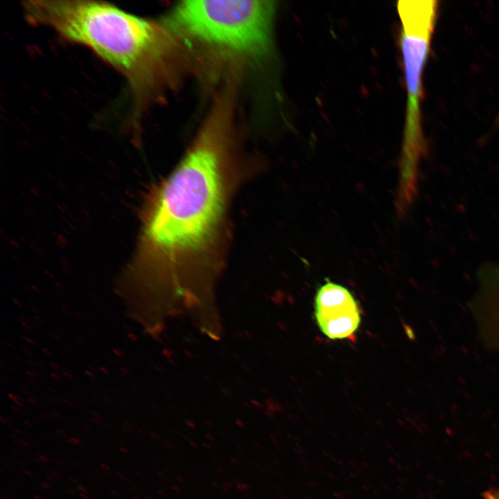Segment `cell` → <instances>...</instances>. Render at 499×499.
<instances>
[{
    "label": "cell",
    "mask_w": 499,
    "mask_h": 499,
    "mask_svg": "<svg viewBox=\"0 0 499 499\" xmlns=\"http://www.w3.org/2000/svg\"><path fill=\"white\" fill-rule=\"evenodd\" d=\"M37 457L43 462H49V457H47L44 455L37 454Z\"/></svg>",
    "instance_id": "30bf717a"
},
{
    "label": "cell",
    "mask_w": 499,
    "mask_h": 499,
    "mask_svg": "<svg viewBox=\"0 0 499 499\" xmlns=\"http://www.w3.org/2000/svg\"><path fill=\"white\" fill-rule=\"evenodd\" d=\"M400 45L407 94L404 133L410 137L422 134L421 103L423 74L427 62L436 17L424 10H412L400 17Z\"/></svg>",
    "instance_id": "277c9868"
},
{
    "label": "cell",
    "mask_w": 499,
    "mask_h": 499,
    "mask_svg": "<svg viewBox=\"0 0 499 499\" xmlns=\"http://www.w3.org/2000/svg\"><path fill=\"white\" fill-rule=\"evenodd\" d=\"M67 441H68L69 444H71L82 445V441L80 440L79 439L75 438V437L69 438V439H67Z\"/></svg>",
    "instance_id": "ba28073f"
},
{
    "label": "cell",
    "mask_w": 499,
    "mask_h": 499,
    "mask_svg": "<svg viewBox=\"0 0 499 499\" xmlns=\"http://www.w3.org/2000/svg\"><path fill=\"white\" fill-rule=\"evenodd\" d=\"M100 466H101L102 468L105 469H107V470H109V469H110L108 465H107V464H103V463L100 464Z\"/></svg>",
    "instance_id": "d6986e66"
},
{
    "label": "cell",
    "mask_w": 499,
    "mask_h": 499,
    "mask_svg": "<svg viewBox=\"0 0 499 499\" xmlns=\"http://www.w3.org/2000/svg\"><path fill=\"white\" fill-rule=\"evenodd\" d=\"M482 496L484 499H499V487L487 490Z\"/></svg>",
    "instance_id": "8992f818"
},
{
    "label": "cell",
    "mask_w": 499,
    "mask_h": 499,
    "mask_svg": "<svg viewBox=\"0 0 499 499\" xmlns=\"http://www.w3.org/2000/svg\"><path fill=\"white\" fill-rule=\"evenodd\" d=\"M315 316L322 332L333 340L351 338L360 322V310L353 295L329 281L317 290Z\"/></svg>",
    "instance_id": "5b68a950"
},
{
    "label": "cell",
    "mask_w": 499,
    "mask_h": 499,
    "mask_svg": "<svg viewBox=\"0 0 499 499\" xmlns=\"http://www.w3.org/2000/svg\"><path fill=\"white\" fill-rule=\"evenodd\" d=\"M2 498L3 499H10L8 497L4 496H2Z\"/></svg>",
    "instance_id": "484cf974"
},
{
    "label": "cell",
    "mask_w": 499,
    "mask_h": 499,
    "mask_svg": "<svg viewBox=\"0 0 499 499\" xmlns=\"http://www.w3.org/2000/svg\"><path fill=\"white\" fill-rule=\"evenodd\" d=\"M11 453H12V454H13V453H14V454H15V455H17V454H18V452H17V450H12V451H11Z\"/></svg>",
    "instance_id": "cb8c5ba5"
},
{
    "label": "cell",
    "mask_w": 499,
    "mask_h": 499,
    "mask_svg": "<svg viewBox=\"0 0 499 499\" xmlns=\"http://www.w3.org/2000/svg\"><path fill=\"white\" fill-rule=\"evenodd\" d=\"M23 8L30 22L89 48L114 67L139 101L160 53L161 35L155 23L99 1H28Z\"/></svg>",
    "instance_id": "7a4b0ae2"
},
{
    "label": "cell",
    "mask_w": 499,
    "mask_h": 499,
    "mask_svg": "<svg viewBox=\"0 0 499 499\" xmlns=\"http://www.w3.org/2000/svg\"><path fill=\"white\" fill-rule=\"evenodd\" d=\"M116 475L120 478H123V480H125L126 481H130V480L127 477H125L124 475L121 474L119 472H116Z\"/></svg>",
    "instance_id": "9a60e30c"
},
{
    "label": "cell",
    "mask_w": 499,
    "mask_h": 499,
    "mask_svg": "<svg viewBox=\"0 0 499 499\" xmlns=\"http://www.w3.org/2000/svg\"><path fill=\"white\" fill-rule=\"evenodd\" d=\"M77 489L78 490L81 491H82L81 493H88L87 489L81 484H79L78 486H77Z\"/></svg>",
    "instance_id": "8fae6325"
},
{
    "label": "cell",
    "mask_w": 499,
    "mask_h": 499,
    "mask_svg": "<svg viewBox=\"0 0 499 499\" xmlns=\"http://www.w3.org/2000/svg\"><path fill=\"white\" fill-rule=\"evenodd\" d=\"M492 278V283H494V290H496V292L499 295V270L493 272V274L491 277Z\"/></svg>",
    "instance_id": "52a82bcc"
},
{
    "label": "cell",
    "mask_w": 499,
    "mask_h": 499,
    "mask_svg": "<svg viewBox=\"0 0 499 499\" xmlns=\"http://www.w3.org/2000/svg\"><path fill=\"white\" fill-rule=\"evenodd\" d=\"M51 474L52 476L54 477L55 478H60V476H61L60 473L59 471H55V470H52V471H51Z\"/></svg>",
    "instance_id": "9c48e42d"
},
{
    "label": "cell",
    "mask_w": 499,
    "mask_h": 499,
    "mask_svg": "<svg viewBox=\"0 0 499 499\" xmlns=\"http://www.w3.org/2000/svg\"><path fill=\"white\" fill-rule=\"evenodd\" d=\"M80 496L84 499H89V496H88L87 493H80Z\"/></svg>",
    "instance_id": "e0dca14e"
},
{
    "label": "cell",
    "mask_w": 499,
    "mask_h": 499,
    "mask_svg": "<svg viewBox=\"0 0 499 499\" xmlns=\"http://www.w3.org/2000/svg\"><path fill=\"white\" fill-rule=\"evenodd\" d=\"M110 493H111L112 494L114 495V496H118V493H117V492H116V491H111Z\"/></svg>",
    "instance_id": "d4e9b609"
},
{
    "label": "cell",
    "mask_w": 499,
    "mask_h": 499,
    "mask_svg": "<svg viewBox=\"0 0 499 499\" xmlns=\"http://www.w3.org/2000/svg\"><path fill=\"white\" fill-rule=\"evenodd\" d=\"M69 480L70 481H71L72 482H73V483H77V482H78V480H77L76 478H72V477H69Z\"/></svg>",
    "instance_id": "ffe728a7"
},
{
    "label": "cell",
    "mask_w": 499,
    "mask_h": 499,
    "mask_svg": "<svg viewBox=\"0 0 499 499\" xmlns=\"http://www.w3.org/2000/svg\"><path fill=\"white\" fill-rule=\"evenodd\" d=\"M133 499H140V498H139L137 497H134Z\"/></svg>",
    "instance_id": "83f0119b"
},
{
    "label": "cell",
    "mask_w": 499,
    "mask_h": 499,
    "mask_svg": "<svg viewBox=\"0 0 499 499\" xmlns=\"http://www.w3.org/2000/svg\"><path fill=\"white\" fill-rule=\"evenodd\" d=\"M66 491H67L68 493L71 494V495H74V494H75V493H74L72 490H70V489H66Z\"/></svg>",
    "instance_id": "7402d4cb"
},
{
    "label": "cell",
    "mask_w": 499,
    "mask_h": 499,
    "mask_svg": "<svg viewBox=\"0 0 499 499\" xmlns=\"http://www.w3.org/2000/svg\"><path fill=\"white\" fill-rule=\"evenodd\" d=\"M34 498H35V499H43L42 497H40V496H37V495H35Z\"/></svg>",
    "instance_id": "603a6c76"
},
{
    "label": "cell",
    "mask_w": 499,
    "mask_h": 499,
    "mask_svg": "<svg viewBox=\"0 0 499 499\" xmlns=\"http://www.w3.org/2000/svg\"><path fill=\"white\" fill-rule=\"evenodd\" d=\"M58 432L60 433V435H63V436H64V435H67V432H66L65 431L62 430H58Z\"/></svg>",
    "instance_id": "44dd1931"
},
{
    "label": "cell",
    "mask_w": 499,
    "mask_h": 499,
    "mask_svg": "<svg viewBox=\"0 0 499 499\" xmlns=\"http://www.w3.org/2000/svg\"><path fill=\"white\" fill-rule=\"evenodd\" d=\"M41 486L46 489H51V486H50L49 483L47 482H42L41 484Z\"/></svg>",
    "instance_id": "5bb4252c"
},
{
    "label": "cell",
    "mask_w": 499,
    "mask_h": 499,
    "mask_svg": "<svg viewBox=\"0 0 499 499\" xmlns=\"http://www.w3.org/2000/svg\"><path fill=\"white\" fill-rule=\"evenodd\" d=\"M221 130L210 123L148 195L126 271L134 282L183 291L219 268L231 198L245 173L230 161Z\"/></svg>",
    "instance_id": "6da1fadb"
},
{
    "label": "cell",
    "mask_w": 499,
    "mask_h": 499,
    "mask_svg": "<svg viewBox=\"0 0 499 499\" xmlns=\"http://www.w3.org/2000/svg\"><path fill=\"white\" fill-rule=\"evenodd\" d=\"M18 441H19V444H21V446L25 447V448L28 447L29 445H28V442H26V441H24L23 439H18Z\"/></svg>",
    "instance_id": "4fadbf2b"
},
{
    "label": "cell",
    "mask_w": 499,
    "mask_h": 499,
    "mask_svg": "<svg viewBox=\"0 0 499 499\" xmlns=\"http://www.w3.org/2000/svg\"><path fill=\"white\" fill-rule=\"evenodd\" d=\"M54 462H55L58 464H60V465L64 464V462L62 460L58 459H54Z\"/></svg>",
    "instance_id": "ac0fdd59"
},
{
    "label": "cell",
    "mask_w": 499,
    "mask_h": 499,
    "mask_svg": "<svg viewBox=\"0 0 499 499\" xmlns=\"http://www.w3.org/2000/svg\"><path fill=\"white\" fill-rule=\"evenodd\" d=\"M18 471H19L20 472H21V473H24V474H26V475H29V476H33V475H34L33 472H31V471H30L25 470V469H19Z\"/></svg>",
    "instance_id": "7c38bea8"
},
{
    "label": "cell",
    "mask_w": 499,
    "mask_h": 499,
    "mask_svg": "<svg viewBox=\"0 0 499 499\" xmlns=\"http://www.w3.org/2000/svg\"><path fill=\"white\" fill-rule=\"evenodd\" d=\"M119 450H120L123 453H124V454H128V453H129V450H128L127 448H123V447H121V448H119Z\"/></svg>",
    "instance_id": "2e32d148"
},
{
    "label": "cell",
    "mask_w": 499,
    "mask_h": 499,
    "mask_svg": "<svg viewBox=\"0 0 499 499\" xmlns=\"http://www.w3.org/2000/svg\"><path fill=\"white\" fill-rule=\"evenodd\" d=\"M18 464L21 465L22 466H25L24 464H21L20 462H18Z\"/></svg>",
    "instance_id": "4316f807"
},
{
    "label": "cell",
    "mask_w": 499,
    "mask_h": 499,
    "mask_svg": "<svg viewBox=\"0 0 499 499\" xmlns=\"http://www.w3.org/2000/svg\"><path fill=\"white\" fill-rule=\"evenodd\" d=\"M274 12L271 1H184L169 19L200 42L256 58L270 49Z\"/></svg>",
    "instance_id": "3957f363"
}]
</instances>
